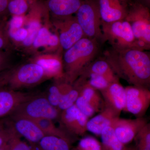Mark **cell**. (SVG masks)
Wrapping results in <instances>:
<instances>
[{
	"label": "cell",
	"instance_id": "cell-1",
	"mask_svg": "<svg viewBox=\"0 0 150 150\" xmlns=\"http://www.w3.org/2000/svg\"><path fill=\"white\" fill-rule=\"evenodd\" d=\"M104 59L118 78L131 86L149 88L150 57L147 52L136 48H112L104 53Z\"/></svg>",
	"mask_w": 150,
	"mask_h": 150
},
{
	"label": "cell",
	"instance_id": "cell-2",
	"mask_svg": "<svg viewBox=\"0 0 150 150\" xmlns=\"http://www.w3.org/2000/svg\"><path fill=\"white\" fill-rule=\"evenodd\" d=\"M98 51V41L86 37L83 38L65 51L63 56L64 81L73 85L93 62Z\"/></svg>",
	"mask_w": 150,
	"mask_h": 150
},
{
	"label": "cell",
	"instance_id": "cell-3",
	"mask_svg": "<svg viewBox=\"0 0 150 150\" xmlns=\"http://www.w3.org/2000/svg\"><path fill=\"white\" fill-rule=\"evenodd\" d=\"M61 111L53 106L46 96L34 94L22 103L11 114V117H22L35 121L40 119H59Z\"/></svg>",
	"mask_w": 150,
	"mask_h": 150
},
{
	"label": "cell",
	"instance_id": "cell-4",
	"mask_svg": "<svg viewBox=\"0 0 150 150\" xmlns=\"http://www.w3.org/2000/svg\"><path fill=\"white\" fill-rule=\"evenodd\" d=\"M124 19L131 25L142 51L150 48V13L149 8L140 2L131 5Z\"/></svg>",
	"mask_w": 150,
	"mask_h": 150
},
{
	"label": "cell",
	"instance_id": "cell-5",
	"mask_svg": "<svg viewBox=\"0 0 150 150\" xmlns=\"http://www.w3.org/2000/svg\"><path fill=\"white\" fill-rule=\"evenodd\" d=\"M102 42L108 41L112 48L140 49L130 24L126 20L105 23L102 22Z\"/></svg>",
	"mask_w": 150,
	"mask_h": 150
},
{
	"label": "cell",
	"instance_id": "cell-6",
	"mask_svg": "<svg viewBox=\"0 0 150 150\" xmlns=\"http://www.w3.org/2000/svg\"><path fill=\"white\" fill-rule=\"evenodd\" d=\"M76 14L86 37L102 42V21L98 0H83Z\"/></svg>",
	"mask_w": 150,
	"mask_h": 150
},
{
	"label": "cell",
	"instance_id": "cell-7",
	"mask_svg": "<svg viewBox=\"0 0 150 150\" xmlns=\"http://www.w3.org/2000/svg\"><path fill=\"white\" fill-rule=\"evenodd\" d=\"M51 16L46 1L30 0L28 13L25 15L23 27L27 29L28 35L21 47L26 50L32 45L38 31Z\"/></svg>",
	"mask_w": 150,
	"mask_h": 150
},
{
	"label": "cell",
	"instance_id": "cell-8",
	"mask_svg": "<svg viewBox=\"0 0 150 150\" xmlns=\"http://www.w3.org/2000/svg\"><path fill=\"white\" fill-rule=\"evenodd\" d=\"M51 21L59 36L62 50L67 51L83 38L86 37L75 16H51Z\"/></svg>",
	"mask_w": 150,
	"mask_h": 150
},
{
	"label": "cell",
	"instance_id": "cell-9",
	"mask_svg": "<svg viewBox=\"0 0 150 150\" xmlns=\"http://www.w3.org/2000/svg\"><path fill=\"white\" fill-rule=\"evenodd\" d=\"M46 79L42 68L36 63L31 62L12 69L8 85L10 89L17 91L34 86Z\"/></svg>",
	"mask_w": 150,
	"mask_h": 150
},
{
	"label": "cell",
	"instance_id": "cell-10",
	"mask_svg": "<svg viewBox=\"0 0 150 150\" xmlns=\"http://www.w3.org/2000/svg\"><path fill=\"white\" fill-rule=\"evenodd\" d=\"M53 28L51 19L46 21L38 31L31 46L25 51L35 55L41 48H43L42 54L62 52L58 34L56 31L54 33L51 31V28Z\"/></svg>",
	"mask_w": 150,
	"mask_h": 150
},
{
	"label": "cell",
	"instance_id": "cell-11",
	"mask_svg": "<svg viewBox=\"0 0 150 150\" xmlns=\"http://www.w3.org/2000/svg\"><path fill=\"white\" fill-rule=\"evenodd\" d=\"M126 104L123 110L142 117L150 104V91L149 88L136 86L125 88Z\"/></svg>",
	"mask_w": 150,
	"mask_h": 150
},
{
	"label": "cell",
	"instance_id": "cell-12",
	"mask_svg": "<svg viewBox=\"0 0 150 150\" xmlns=\"http://www.w3.org/2000/svg\"><path fill=\"white\" fill-rule=\"evenodd\" d=\"M148 123L147 120L142 117L133 119L117 117L113 119L110 126L118 139L125 145L134 139L139 131Z\"/></svg>",
	"mask_w": 150,
	"mask_h": 150
},
{
	"label": "cell",
	"instance_id": "cell-13",
	"mask_svg": "<svg viewBox=\"0 0 150 150\" xmlns=\"http://www.w3.org/2000/svg\"><path fill=\"white\" fill-rule=\"evenodd\" d=\"M61 54L57 52L36 54L31 62L36 63L42 68L47 79H54L56 81L64 80L63 56Z\"/></svg>",
	"mask_w": 150,
	"mask_h": 150
},
{
	"label": "cell",
	"instance_id": "cell-14",
	"mask_svg": "<svg viewBox=\"0 0 150 150\" xmlns=\"http://www.w3.org/2000/svg\"><path fill=\"white\" fill-rule=\"evenodd\" d=\"M88 119L74 104L62 111L59 119L67 131L76 135L83 136L87 131Z\"/></svg>",
	"mask_w": 150,
	"mask_h": 150
},
{
	"label": "cell",
	"instance_id": "cell-15",
	"mask_svg": "<svg viewBox=\"0 0 150 150\" xmlns=\"http://www.w3.org/2000/svg\"><path fill=\"white\" fill-rule=\"evenodd\" d=\"M100 91L103 96L105 107L109 108L119 117L125 108L126 93L125 88L120 83L119 79Z\"/></svg>",
	"mask_w": 150,
	"mask_h": 150
},
{
	"label": "cell",
	"instance_id": "cell-16",
	"mask_svg": "<svg viewBox=\"0 0 150 150\" xmlns=\"http://www.w3.org/2000/svg\"><path fill=\"white\" fill-rule=\"evenodd\" d=\"M34 94L9 88L0 90V118L10 115L21 103Z\"/></svg>",
	"mask_w": 150,
	"mask_h": 150
},
{
	"label": "cell",
	"instance_id": "cell-17",
	"mask_svg": "<svg viewBox=\"0 0 150 150\" xmlns=\"http://www.w3.org/2000/svg\"><path fill=\"white\" fill-rule=\"evenodd\" d=\"M11 123L17 134L33 143H38L46 136L33 120L22 117H11Z\"/></svg>",
	"mask_w": 150,
	"mask_h": 150
},
{
	"label": "cell",
	"instance_id": "cell-18",
	"mask_svg": "<svg viewBox=\"0 0 150 150\" xmlns=\"http://www.w3.org/2000/svg\"><path fill=\"white\" fill-rule=\"evenodd\" d=\"M103 22L110 23L125 19L127 8L119 0H98Z\"/></svg>",
	"mask_w": 150,
	"mask_h": 150
},
{
	"label": "cell",
	"instance_id": "cell-19",
	"mask_svg": "<svg viewBox=\"0 0 150 150\" xmlns=\"http://www.w3.org/2000/svg\"><path fill=\"white\" fill-rule=\"evenodd\" d=\"M83 0H46L51 16L66 17L76 13Z\"/></svg>",
	"mask_w": 150,
	"mask_h": 150
},
{
	"label": "cell",
	"instance_id": "cell-20",
	"mask_svg": "<svg viewBox=\"0 0 150 150\" xmlns=\"http://www.w3.org/2000/svg\"><path fill=\"white\" fill-rule=\"evenodd\" d=\"M73 85L77 89L79 95L83 97L92 105L95 108L97 112L101 111L104 108L103 99L98 93L97 90L90 85L85 81L77 79Z\"/></svg>",
	"mask_w": 150,
	"mask_h": 150
},
{
	"label": "cell",
	"instance_id": "cell-21",
	"mask_svg": "<svg viewBox=\"0 0 150 150\" xmlns=\"http://www.w3.org/2000/svg\"><path fill=\"white\" fill-rule=\"evenodd\" d=\"M117 117L118 116L112 109L105 107L99 114L88 120L87 130L97 136H100L103 130L110 126L113 119Z\"/></svg>",
	"mask_w": 150,
	"mask_h": 150
},
{
	"label": "cell",
	"instance_id": "cell-22",
	"mask_svg": "<svg viewBox=\"0 0 150 150\" xmlns=\"http://www.w3.org/2000/svg\"><path fill=\"white\" fill-rule=\"evenodd\" d=\"M100 136L102 140V150H126L127 148L118 139L111 126L105 128Z\"/></svg>",
	"mask_w": 150,
	"mask_h": 150
},
{
	"label": "cell",
	"instance_id": "cell-23",
	"mask_svg": "<svg viewBox=\"0 0 150 150\" xmlns=\"http://www.w3.org/2000/svg\"><path fill=\"white\" fill-rule=\"evenodd\" d=\"M119 78L117 76L109 77L98 74L81 75L77 79L85 81L94 88L100 91L106 88L112 82Z\"/></svg>",
	"mask_w": 150,
	"mask_h": 150
},
{
	"label": "cell",
	"instance_id": "cell-24",
	"mask_svg": "<svg viewBox=\"0 0 150 150\" xmlns=\"http://www.w3.org/2000/svg\"><path fill=\"white\" fill-rule=\"evenodd\" d=\"M39 143L42 150H70L68 140L55 136L46 135Z\"/></svg>",
	"mask_w": 150,
	"mask_h": 150
},
{
	"label": "cell",
	"instance_id": "cell-25",
	"mask_svg": "<svg viewBox=\"0 0 150 150\" xmlns=\"http://www.w3.org/2000/svg\"><path fill=\"white\" fill-rule=\"evenodd\" d=\"M71 85L64 80L57 81L56 83L49 88L48 94L46 96L50 103L57 108L61 98Z\"/></svg>",
	"mask_w": 150,
	"mask_h": 150
},
{
	"label": "cell",
	"instance_id": "cell-26",
	"mask_svg": "<svg viewBox=\"0 0 150 150\" xmlns=\"http://www.w3.org/2000/svg\"><path fill=\"white\" fill-rule=\"evenodd\" d=\"M98 74L109 77L117 76L114 74L110 65L104 60H98L93 62L81 74Z\"/></svg>",
	"mask_w": 150,
	"mask_h": 150
},
{
	"label": "cell",
	"instance_id": "cell-27",
	"mask_svg": "<svg viewBox=\"0 0 150 150\" xmlns=\"http://www.w3.org/2000/svg\"><path fill=\"white\" fill-rule=\"evenodd\" d=\"M33 121L37 123L45 135L55 136L68 140L67 133L64 130L56 127L53 120L43 118Z\"/></svg>",
	"mask_w": 150,
	"mask_h": 150
},
{
	"label": "cell",
	"instance_id": "cell-28",
	"mask_svg": "<svg viewBox=\"0 0 150 150\" xmlns=\"http://www.w3.org/2000/svg\"><path fill=\"white\" fill-rule=\"evenodd\" d=\"M79 94L77 89L71 85L61 98L57 108L61 111H63L72 106L75 104Z\"/></svg>",
	"mask_w": 150,
	"mask_h": 150
},
{
	"label": "cell",
	"instance_id": "cell-29",
	"mask_svg": "<svg viewBox=\"0 0 150 150\" xmlns=\"http://www.w3.org/2000/svg\"><path fill=\"white\" fill-rule=\"evenodd\" d=\"M28 0H9L8 11L10 14L13 16H24L29 8Z\"/></svg>",
	"mask_w": 150,
	"mask_h": 150
},
{
	"label": "cell",
	"instance_id": "cell-30",
	"mask_svg": "<svg viewBox=\"0 0 150 150\" xmlns=\"http://www.w3.org/2000/svg\"><path fill=\"white\" fill-rule=\"evenodd\" d=\"M137 150H150V124L148 123L137 134Z\"/></svg>",
	"mask_w": 150,
	"mask_h": 150
},
{
	"label": "cell",
	"instance_id": "cell-31",
	"mask_svg": "<svg viewBox=\"0 0 150 150\" xmlns=\"http://www.w3.org/2000/svg\"><path fill=\"white\" fill-rule=\"evenodd\" d=\"M7 30V33L9 39L13 41L18 46H20L25 40L28 35L27 29L24 27L16 29Z\"/></svg>",
	"mask_w": 150,
	"mask_h": 150
},
{
	"label": "cell",
	"instance_id": "cell-32",
	"mask_svg": "<svg viewBox=\"0 0 150 150\" xmlns=\"http://www.w3.org/2000/svg\"><path fill=\"white\" fill-rule=\"evenodd\" d=\"M78 150H102V145L94 137H87L79 142Z\"/></svg>",
	"mask_w": 150,
	"mask_h": 150
},
{
	"label": "cell",
	"instance_id": "cell-33",
	"mask_svg": "<svg viewBox=\"0 0 150 150\" xmlns=\"http://www.w3.org/2000/svg\"><path fill=\"white\" fill-rule=\"evenodd\" d=\"M75 104L79 110L88 118L91 117L96 112H97L96 109L93 105L87 101L83 97L79 95Z\"/></svg>",
	"mask_w": 150,
	"mask_h": 150
},
{
	"label": "cell",
	"instance_id": "cell-34",
	"mask_svg": "<svg viewBox=\"0 0 150 150\" xmlns=\"http://www.w3.org/2000/svg\"><path fill=\"white\" fill-rule=\"evenodd\" d=\"M9 43L6 20L0 21V50L7 48Z\"/></svg>",
	"mask_w": 150,
	"mask_h": 150
},
{
	"label": "cell",
	"instance_id": "cell-35",
	"mask_svg": "<svg viewBox=\"0 0 150 150\" xmlns=\"http://www.w3.org/2000/svg\"><path fill=\"white\" fill-rule=\"evenodd\" d=\"M25 19L24 16H13L7 25L8 29H16L23 27Z\"/></svg>",
	"mask_w": 150,
	"mask_h": 150
},
{
	"label": "cell",
	"instance_id": "cell-36",
	"mask_svg": "<svg viewBox=\"0 0 150 150\" xmlns=\"http://www.w3.org/2000/svg\"><path fill=\"white\" fill-rule=\"evenodd\" d=\"M8 58L7 53L0 50V74L8 69Z\"/></svg>",
	"mask_w": 150,
	"mask_h": 150
},
{
	"label": "cell",
	"instance_id": "cell-37",
	"mask_svg": "<svg viewBox=\"0 0 150 150\" xmlns=\"http://www.w3.org/2000/svg\"><path fill=\"white\" fill-rule=\"evenodd\" d=\"M12 69H7L0 74V90L8 85Z\"/></svg>",
	"mask_w": 150,
	"mask_h": 150
},
{
	"label": "cell",
	"instance_id": "cell-38",
	"mask_svg": "<svg viewBox=\"0 0 150 150\" xmlns=\"http://www.w3.org/2000/svg\"><path fill=\"white\" fill-rule=\"evenodd\" d=\"M9 0H0V21L5 20L8 14V5Z\"/></svg>",
	"mask_w": 150,
	"mask_h": 150
},
{
	"label": "cell",
	"instance_id": "cell-39",
	"mask_svg": "<svg viewBox=\"0 0 150 150\" xmlns=\"http://www.w3.org/2000/svg\"><path fill=\"white\" fill-rule=\"evenodd\" d=\"M16 141L13 143V145L9 150H31L30 148L24 143Z\"/></svg>",
	"mask_w": 150,
	"mask_h": 150
},
{
	"label": "cell",
	"instance_id": "cell-40",
	"mask_svg": "<svg viewBox=\"0 0 150 150\" xmlns=\"http://www.w3.org/2000/svg\"><path fill=\"white\" fill-rule=\"evenodd\" d=\"M139 2L142 3L143 4L146 6L148 8L150 6V0H139Z\"/></svg>",
	"mask_w": 150,
	"mask_h": 150
},
{
	"label": "cell",
	"instance_id": "cell-41",
	"mask_svg": "<svg viewBox=\"0 0 150 150\" xmlns=\"http://www.w3.org/2000/svg\"><path fill=\"white\" fill-rule=\"evenodd\" d=\"M126 150H137V149H132V148H126Z\"/></svg>",
	"mask_w": 150,
	"mask_h": 150
},
{
	"label": "cell",
	"instance_id": "cell-42",
	"mask_svg": "<svg viewBox=\"0 0 150 150\" xmlns=\"http://www.w3.org/2000/svg\"><path fill=\"white\" fill-rule=\"evenodd\" d=\"M119 1L123 3V2H126V1H128V0H119Z\"/></svg>",
	"mask_w": 150,
	"mask_h": 150
},
{
	"label": "cell",
	"instance_id": "cell-43",
	"mask_svg": "<svg viewBox=\"0 0 150 150\" xmlns=\"http://www.w3.org/2000/svg\"><path fill=\"white\" fill-rule=\"evenodd\" d=\"M1 148H1H0V150H4V149H3L2 148Z\"/></svg>",
	"mask_w": 150,
	"mask_h": 150
},
{
	"label": "cell",
	"instance_id": "cell-44",
	"mask_svg": "<svg viewBox=\"0 0 150 150\" xmlns=\"http://www.w3.org/2000/svg\"><path fill=\"white\" fill-rule=\"evenodd\" d=\"M28 1H30V0H28Z\"/></svg>",
	"mask_w": 150,
	"mask_h": 150
}]
</instances>
